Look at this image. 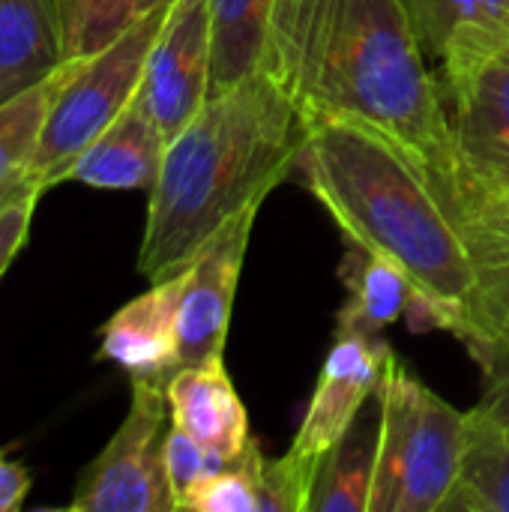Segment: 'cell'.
<instances>
[{
	"label": "cell",
	"mask_w": 509,
	"mask_h": 512,
	"mask_svg": "<svg viewBox=\"0 0 509 512\" xmlns=\"http://www.w3.org/2000/svg\"><path fill=\"white\" fill-rule=\"evenodd\" d=\"M60 72L42 81L39 87L0 105V186L30 180V165L39 147V135H42Z\"/></svg>",
	"instance_id": "44dd1931"
},
{
	"label": "cell",
	"mask_w": 509,
	"mask_h": 512,
	"mask_svg": "<svg viewBox=\"0 0 509 512\" xmlns=\"http://www.w3.org/2000/svg\"><path fill=\"white\" fill-rule=\"evenodd\" d=\"M39 195H42V186H30L24 195H18L0 207V276L6 273V267L15 261V255L27 243L30 219H33Z\"/></svg>",
	"instance_id": "4316f807"
},
{
	"label": "cell",
	"mask_w": 509,
	"mask_h": 512,
	"mask_svg": "<svg viewBox=\"0 0 509 512\" xmlns=\"http://www.w3.org/2000/svg\"><path fill=\"white\" fill-rule=\"evenodd\" d=\"M441 198L456 219L477 267L509 264V186L459 174L456 183L441 192Z\"/></svg>",
	"instance_id": "d6986e66"
},
{
	"label": "cell",
	"mask_w": 509,
	"mask_h": 512,
	"mask_svg": "<svg viewBox=\"0 0 509 512\" xmlns=\"http://www.w3.org/2000/svg\"><path fill=\"white\" fill-rule=\"evenodd\" d=\"M30 492V474L24 465L9 459V450H0V512L18 510Z\"/></svg>",
	"instance_id": "83f0119b"
},
{
	"label": "cell",
	"mask_w": 509,
	"mask_h": 512,
	"mask_svg": "<svg viewBox=\"0 0 509 512\" xmlns=\"http://www.w3.org/2000/svg\"><path fill=\"white\" fill-rule=\"evenodd\" d=\"M297 171L351 246L393 261L414 285V330L465 327L480 267L429 168L384 129L354 117L306 120Z\"/></svg>",
	"instance_id": "7a4b0ae2"
},
{
	"label": "cell",
	"mask_w": 509,
	"mask_h": 512,
	"mask_svg": "<svg viewBox=\"0 0 509 512\" xmlns=\"http://www.w3.org/2000/svg\"><path fill=\"white\" fill-rule=\"evenodd\" d=\"M210 6L207 0H174L150 48L138 99L171 141L210 99Z\"/></svg>",
	"instance_id": "52a82bcc"
},
{
	"label": "cell",
	"mask_w": 509,
	"mask_h": 512,
	"mask_svg": "<svg viewBox=\"0 0 509 512\" xmlns=\"http://www.w3.org/2000/svg\"><path fill=\"white\" fill-rule=\"evenodd\" d=\"M414 36L435 60L438 90L459 84L509 48V0H402Z\"/></svg>",
	"instance_id": "30bf717a"
},
{
	"label": "cell",
	"mask_w": 509,
	"mask_h": 512,
	"mask_svg": "<svg viewBox=\"0 0 509 512\" xmlns=\"http://www.w3.org/2000/svg\"><path fill=\"white\" fill-rule=\"evenodd\" d=\"M441 512H509V444L477 435L468 423V453Z\"/></svg>",
	"instance_id": "ffe728a7"
},
{
	"label": "cell",
	"mask_w": 509,
	"mask_h": 512,
	"mask_svg": "<svg viewBox=\"0 0 509 512\" xmlns=\"http://www.w3.org/2000/svg\"><path fill=\"white\" fill-rule=\"evenodd\" d=\"M30 186H39V183H33V180H18V183H6V186H0V207L3 204H9L12 198H18V195H24Z\"/></svg>",
	"instance_id": "f1b7e54d"
},
{
	"label": "cell",
	"mask_w": 509,
	"mask_h": 512,
	"mask_svg": "<svg viewBox=\"0 0 509 512\" xmlns=\"http://www.w3.org/2000/svg\"><path fill=\"white\" fill-rule=\"evenodd\" d=\"M228 465H231V459H225L216 450L198 444L195 438H189L174 423L168 426V435H165V471H168V483H171V492H174V501H177V512H180L183 498L198 483H204L207 477L219 474Z\"/></svg>",
	"instance_id": "484cf974"
},
{
	"label": "cell",
	"mask_w": 509,
	"mask_h": 512,
	"mask_svg": "<svg viewBox=\"0 0 509 512\" xmlns=\"http://www.w3.org/2000/svg\"><path fill=\"white\" fill-rule=\"evenodd\" d=\"M459 339L477 345H509V264L480 267L477 294L465 309V327Z\"/></svg>",
	"instance_id": "cb8c5ba5"
},
{
	"label": "cell",
	"mask_w": 509,
	"mask_h": 512,
	"mask_svg": "<svg viewBox=\"0 0 509 512\" xmlns=\"http://www.w3.org/2000/svg\"><path fill=\"white\" fill-rule=\"evenodd\" d=\"M306 120L354 117L405 144L447 192L462 159L402 0H276L264 66Z\"/></svg>",
	"instance_id": "6da1fadb"
},
{
	"label": "cell",
	"mask_w": 509,
	"mask_h": 512,
	"mask_svg": "<svg viewBox=\"0 0 509 512\" xmlns=\"http://www.w3.org/2000/svg\"><path fill=\"white\" fill-rule=\"evenodd\" d=\"M483 366L486 384L483 396L471 414V429L477 435L509 444V345H477L471 348Z\"/></svg>",
	"instance_id": "d4e9b609"
},
{
	"label": "cell",
	"mask_w": 509,
	"mask_h": 512,
	"mask_svg": "<svg viewBox=\"0 0 509 512\" xmlns=\"http://www.w3.org/2000/svg\"><path fill=\"white\" fill-rule=\"evenodd\" d=\"M339 273L351 297L336 315V333L378 336L408 312L417 294L411 279L393 261L372 255L360 246L348 252Z\"/></svg>",
	"instance_id": "e0dca14e"
},
{
	"label": "cell",
	"mask_w": 509,
	"mask_h": 512,
	"mask_svg": "<svg viewBox=\"0 0 509 512\" xmlns=\"http://www.w3.org/2000/svg\"><path fill=\"white\" fill-rule=\"evenodd\" d=\"M165 396L171 423L189 438L225 459H237L246 450L252 438L249 414L225 372L222 357L174 372L165 384Z\"/></svg>",
	"instance_id": "9a60e30c"
},
{
	"label": "cell",
	"mask_w": 509,
	"mask_h": 512,
	"mask_svg": "<svg viewBox=\"0 0 509 512\" xmlns=\"http://www.w3.org/2000/svg\"><path fill=\"white\" fill-rule=\"evenodd\" d=\"M462 174L509 186V60L495 57L441 90Z\"/></svg>",
	"instance_id": "8fae6325"
},
{
	"label": "cell",
	"mask_w": 509,
	"mask_h": 512,
	"mask_svg": "<svg viewBox=\"0 0 509 512\" xmlns=\"http://www.w3.org/2000/svg\"><path fill=\"white\" fill-rule=\"evenodd\" d=\"M264 453L255 438L246 450L231 459L228 468L198 483L180 504L183 512H267L264 507V480H261Z\"/></svg>",
	"instance_id": "7402d4cb"
},
{
	"label": "cell",
	"mask_w": 509,
	"mask_h": 512,
	"mask_svg": "<svg viewBox=\"0 0 509 512\" xmlns=\"http://www.w3.org/2000/svg\"><path fill=\"white\" fill-rule=\"evenodd\" d=\"M306 132L297 99L267 69L210 96L168 141L150 189L138 273L150 285L183 273L213 234L261 207L297 171Z\"/></svg>",
	"instance_id": "3957f363"
},
{
	"label": "cell",
	"mask_w": 509,
	"mask_h": 512,
	"mask_svg": "<svg viewBox=\"0 0 509 512\" xmlns=\"http://www.w3.org/2000/svg\"><path fill=\"white\" fill-rule=\"evenodd\" d=\"M261 207H249L234 216L186 267V282L177 312V354L180 369L207 363L225 354L231 327V309L246 261V246ZM177 369V372H180Z\"/></svg>",
	"instance_id": "ba28073f"
},
{
	"label": "cell",
	"mask_w": 509,
	"mask_h": 512,
	"mask_svg": "<svg viewBox=\"0 0 509 512\" xmlns=\"http://www.w3.org/2000/svg\"><path fill=\"white\" fill-rule=\"evenodd\" d=\"M165 150L168 138L135 96L72 162L63 183L75 180L96 189H141L150 195L159 180Z\"/></svg>",
	"instance_id": "4fadbf2b"
},
{
	"label": "cell",
	"mask_w": 509,
	"mask_h": 512,
	"mask_svg": "<svg viewBox=\"0 0 509 512\" xmlns=\"http://www.w3.org/2000/svg\"><path fill=\"white\" fill-rule=\"evenodd\" d=\"M276 0H207L210 6V96L225 93L264 66Z\"/></svg>",
	"instance_id": "ac0fdd59"
},
{
	"label": "cell",
	"mask_w": 509,
	"mask_h": 512,
	"mask_svg": "<svg viewBox=\"0 0 509 512\" xmlns=\"http://www.w3.org/2000/svg\"><path fill=\"white\" fill-rule=\"evenodd\" d=\"M393 357V348L375 336L336 333L303 423L294 435L291 453L321 462L327 450L348 432L366 402L378 393Z\"/></svg>",
	"instance_id": "9c48e42d"
},
{
	"label": "cell",
	"mask_w": 509,
	"mask_h": 512,
	"mask_svg": "<svg viewBox=\"0 0 509 512\" xmlns=\"http://www.w3.org/2000/svg\"><path fill=\"white\" fill-rule=\"evenodd\" d=\"M381 390V387H378ZM381 453V393H375L348 432L327 450L309 512H369Z\"/></svg>",
	"instance_id": "2e32d148"
},
{
	"label": "cell",
	"mask_w": 509,
	"mask_h": 512,
	"mask_svg": "<svg viewBox=\"0 0 509 512\" xmlns=\"http://www.w3.org/2000/svg\"><path fill=\"white\" fill-rule=\"evenodd\" d=\"M168 426L165 384L132 381L129 411L102 453L81 471L69 510L177 512L165 471Z\"/></svg>",
	"instance_id": "8992f818"
},
{
	"label": "cell",
	"mask_w": 509,
	"mask_h": 512,
	"mask_svg": "<svg viewBox=\"0 0 509 512\" xmlns=\"http://www.w3.org/2000/svg\"><path fill=\"white\" fill-rule=\"evenodd\" d=\"M381 453L369 512H441L453 495L471 414L393 357L381 381Z\"/></svg>",
	"instance_id": "277c9868"
},
{
	"label": "cell",
	"mask_w": 509,
	"mask_h": 512,
	"mask_svg": "<svg viewBox=\"0 0 509 512\" xmlns=\"http://www.w3.org/2000/svg\"><path fill=\"white\" fill-rule=\"evenodd\" d=\"M186 270L153 282L150 291L117 309L102 327L99 357L120 366L132 381L168 384L180 369L177 354V312Z\"/></svg>",
	"instance_id": "7c38bea8"
},
{
	"label": "cell",
	"mask_w": 509,
	"mask_h": 512,
	"mask_svg": "<svg viewBox=\"0 0 509 512\" xmlns=\"http://www.w3.org/2000/svg\"><path fill=\"white\" fill-rule=\"evenodd\" d=\"M171 3L135 21L105 48L72 57L63 66L30 165V180L39 183L42 192L63 183L72 162L135 99L150 48L168 18Z\"/></svg>",
	"instance_id": "5b68a950"
},
{
	"label": "cell",
	"mask_w": 509,
	"mask_h": 512,
	"mask_svg": "<svg viewBox=\"0 0 509 512\" xmlns=\"http://www.w3.org/2000/svg\"><path fill=\"white\" fill-rule=\"evenodd\" d=\"M165 3L171 0H63L69 57H84L105 48Z\"/></svg>",
	"instance_id": "603a6c76"
},
{
	"label": "cell",
	"mask_w": 509,
	"mask_h": 512,
	"mask_svg": "<svg viewBox=\"0 0 509 512\" xmlns=\"http://www.w3.org/2000/svg\"><path fill=\"white\" fill-rule=\"evenodd\" d=\"M501 57H504V60H509V48H507V51H504V54H501Z\"/></svg>",
	"instance_id": "f546056e"
},
{
	"label": "cell",
	"mask_w": 509,
	"mask_h": 512,
	"mask_svg": "<svg viewBox=\"0 0 509 512\" xmlns=\"http://www.w3.org/2000/svg\"><path fill=\"white\" fill-rule=\"evenodd\" d=\"M63 0H0V105L69 63Z\"/></svg>",
	"instance_id": "5bb4252c"
}]
</instances>
